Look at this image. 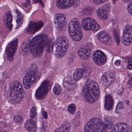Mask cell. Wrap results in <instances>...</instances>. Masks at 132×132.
Segmentation results:
<instances>
[{
  "label": "cell",
  "instance_id": "83f0119b",
  "mask_svg": "<svg viewBox=\"0 0 132 132\" xmlns=\"http://www.w3.org/2000/svg\"><path fill=\"white\" fill-rule=\"evenodd\" d=\"M76 110V105L74 104H71L69 106L68 111L71 114H73Z\"/></svg>",
  "mask_w": 132,
  "mask_h": 132
},
{
  "label": "cell",
  "instance_id": "d6986e66",
  "mask_svg": "<svg viewBox=\"0 0 132 132\" xmlns=\"http://www.w3.org/2000/svg\"><path fill=\"white\" fill-rule=\"evenodd\" d=\"M4 22L6 27L10 30L12 27V15L10 12H7L4 15L3 18Z\"/></svg>",
  "mask_w": 132,
  "mask_h": 132
},
{
  "label": "cell",
  "instance_id": "4316f807",
  "mask_svg": "<svg viewBox=\"0 0 132 132\" xmlns=\"http://www.w3.org/2000/svg\"><path fill=\"white\" fill-rule=\"evenodd\" d=\"M53 92L56 95H59L62 92V89L60 85L56 84L54 88H53Z\"/></svg>",
  "mask_w": 132,
  "mask_h": 132
},
{
  "label": "cell",
  "instance_id": "7c38bea8",
  "mask_svg": "<svg viewBox=\"0 0 132 132\" xmlns=\"http://www.w3.org/2000/svg\"><path fill=\"white\" fill-rule=\"evenodd\" d=\"M93 59L94 62L99 65L104 64L107 61V57L104 53L100 50L95 51L93 54Z\"/></svg>",
  "mask_w": 132,
  "mask_h": 132
},
{
  "label": "cell",
  "instance_id": "9a60e30c",
  "mask_svg": "<svg viewBox=\"0 0 132 132\" xmlns=\"http://www.w3.org/2000/svg\"><path fill=\"white\" fill-rule=\"evenodd\" d=\"M111 132H131V128L129 125L123 122L118 123L114 126Z\"/></svg>",
  "mask_w": 132,
  "mask_h": 132
},
{
  "label": "cell",
  "instance_id": "7402d4cb",
  "mask_svg": "<svg viewBox=\"0 0 132 132\" xmlns=\"http://www.w3.org/2000/svg\"><path fill=\"white\" fill-rule=\"evenodd\" d=\"M113 106V100L110 95H107L105 97V107L108 110H110Z\"/></svg>",
  "mask_w": 132,
  "mask_h": 132
},
{
  "label": "cell",
  "instance_id": "ac0fdd59",
  "mask_svg": "<svg viewBox=\"0 0 132 132\" xmlns=\"http://www.w3.org/2000/svg\"><path fill=\"white\" fill-rule=\"evenodd\" d=\"M114 74L110 72H106L102 77V81L106 85H110L114 80Z\"/></svg>",
  "mask_w": 132,
  "mask_h": 132
},
{
  "label": "cell",
  "instance_id": "4fadbf2b",
  "mask_svg": "<svg viewBox=\"0 0 132 132\" xmlns=\"http://www.w3.org/2000/svg\"><path fill=\"white\" fill-rule=\"evenodd\" d=\"M122 42L124 45L128 46L132 43V27L128 26L125 28L122 38Z\"/></svg>",
  "mask_w": 132,
  "mask_h": 132
},
{
  "label": "cell",
  "instance_id": "484cf974",
  "mask_svg": "<svg viewBox=\"0 0 132 132\" xmlns=\"http://www.w3.org/2000/svg\"><path fill=\"white\" fill-rule=\"evenodd\" d=\"M15 14V21L16 22V28H19L21 25L22 22V17L20 13L17 10H15L14 11Z\"/></svg>",
  "mask_w": 132,
  "mask_h": 132
},
{
  "label": "cell",
  "instance_id": "e0dca14e",
  "mask_svg": "<svg viewBox=\"0 0 132 132\" xmlns=\"http://www.w3.org/2000/svg\"><path fill=\"white\" fill-rule=\"evenodd\" d=\"M74 0H57L56 5L61 9H66L72 6L74 4Z\"/></svg>",
  "mask_w": 132,
  "mask_h": 132
},
{
  "label": "cell",
  "instance_id": "8992f818",
  "mask_svg": "<svg viewBox=\"0 0 132 132\" xmlns=\"http://www.w3.org/2000/svg\"><path fill=\"white\" fill-rule=\"evenodd\" d=\"M68 41L64 37H60L57 39L54 45L53 53L56 57L61 58L65 56L68 48Z\"/></svg>",
  "mask_w": 132,
  "mask_h": 132
},
{
  "label": "cell",
  "instance_id": "5b68a950",
  "mask_svg": "<svg viewBox=\"0 0 132 132\" xmlns=\"http://www.w3.org/2000/svg\"><path fill=\"white\" fill-rule=\"evenodd\" d=\"M40 77V74L38 73L37 67L35 65L31 66L23 79V84L26 90L29 89Z\"/></svg>",
  "mask_w": 132,
  "mask_h": 132
},
{
  "label": "cell",
  "instance_id": "836d02e7",
  "mask_svg": "<svg viewBox=\"0 0 132 132\" xmlns=\"http://www.w3.org/2000/svg\"><path fill=\"white\" fill-rule=\"evenodd\" d=\"M43 116L44 118L45 119L47 118V113L45 111L43 112Z\"/></svg>",
  "mask_w": 132,
  "mask_h": 132
},
{
  "label": "cell",
  "instance_id": "d6a6232c",
  "mask_svg": "<svg viewBox=\"0 0 132 132\" xmlns=\"http://www.w3.org/2000/svg\"><path fill=\"white\" fill-rule=\"evenodd\" d=\"M127 68L128 69L132 70V61H130L128 62Z\"/></svg>",
  "mask_w": 132,
  "mask_h": 132
},
{
  "label": "cell",
  "instance_id": "6da1fadb",
  "mask_svg": "<svg viewBox=\"0 0 132 132\" xmlns=\"http://www.w3.org/2000/svg\"><path fill=\"white\" fill-rule=\"evenodd\" d=\"M113 126V124L108 120L102 121L98 118L91 119L85 125L84 132H105L108 131Z\"/></svg>",
  "mask_w": 132,
  "mask_h": 132
},
{
  "label": "cell",
  "instance_id": "3957f363",
  "mask_svg": "<svg viewBox=\"0 0 132 132\" xmlns=\"http://www.w3.org/2000/svg\"><path fill=\"white\" fill-rule=\"evenodd\" d=\"M25 95V91L20 82L14 81L10 84L7 95V99L10 103L18 104L21 101Z\"/></svg>",
  "mask_w": 132,
  "mask_h": 132
},
{
  "label": "cell",
  "instance_id": "f546056e",
  "mask_svg": "<svg viewBox=\"0 0 132 132\" xmlns=\"http://www.w3.org/2000/svg\"><path fill=\"white\" fill-rule=\"evenodd\" d=\"M107 0H91V1L93 3L96 4H100L107 1Z\"/></svg>",
  "mask_w": 132,
  "mask_h": 132
},
{
  "label": "cell",
  "instance_id": "277c9868",
  "mask_svg": "<svg viewBox=\"0 0 132 132\" xmlns=\"http://www.w3.org/2000/svg\"><path fill=\"white\" fill-rule=\"evenodd\" d=\"M47 37L45 35H39L33 38L29 43V50L34 56H42L46 44Z\"/></svg>",
  "mask_w": 132,
  "mask_h": 132
},
{
  "label": "cell",
  "instance_id": "30bf717a",
  "mask_svg": "<svg viewBox=\"0 0 132 132\" xmlns=\"http://www.w3.org/2000/svg\"><path fill=\"white\" fill-rule=\"evenodd\" d=\"M54 23L55 27L59 30H64L66 25V20L63 14L58 13L56 14L54 18Z\"/></svg>",
  "mask_w": 132,
  "mask_h": 132
},
{
  "label": "cell",
  "instance_id": "1f68e13d",
  "mask_svg": "<svg viewBox=\"0 0 132 132\" xmlns=\"http://www.w3.org/2000/svg\"><path fill=\"white\" fill-rule=\"evenodd\" d=\"M127 10L130 14L132 15V1H131L127 6Z\"/></svg>",
  "mask_w": 132,
  "mask_h": 132
},
{
  "label": "cell",
  "instance_id": "e575fe53",
  "mask_svg": "<svg viewBox=\"0 0 132 132\" xmlns=\"http://www.w3.org/2000/svg\"><path fill=\"white\" fill-rule=\"evenodd\" d=\"M124 2H127L128 1H130V0H122Z\"/></svg>",
  "mask_w": 132,
  "mask_h": 132
},
{
  "label": "cell",
  "instance_id": "603a6c76",
  "mask_svg": "<svg viewBox=\"0 0 132 132\" xmlns=\"http://www.w3.org/2000/svg\"><path fill=\"white\" fill-rule=\"evenodd\" d=\"M84 74V70L82 69L79 68L76 69L73 74L74 80L76 81H78L82 78Z\"/></svg>",
  "mask_w": 132,
  "mask_h": 132
},
{
  "label": "cell",
  "instance_id": "5bb4252c",
  "mask_svg": "<svg viewBox=\"0 0 132 132\" xmlns=\"http://www.w3.org/2000/svg\"><path fill=\"white\" fill-rule=\"evenodd\" d=\"M91 48L89 44L83 45L79 48L77 54L81 59L85 60L88 59L90 56Z\"/></svg>",
  "mask_w": 132,
  "mask_h": 132
},
{
  "label": "cell",
  "instance_id": "7a4b0ae2",
  "mask_svg": "<svg viewBox=\"0 0 132 132\" xmlns=\"http://www.w3.org/2000/svg\"><path fill=\"white\" fill-rule=\"evenodd\" d=\"M100 93L99 87L96 82L88 79L83 89V95L88 103L92 104L98 100Z\"/></svg>",
  "mask_w": 132,
  "mask_h": 132
},
{
  "label": "cell",
  "instance_id": "9c48e42d",
  "mask_svg": "<svg viewBox=\"0 0 132 132\" xmlns=\"http://www.w3.org/2000/svg\"><path fill=\"white\" fill-rule=\"evenodd\" d=\"M50 87V83L49 82L47 81L43 82L36 91V96L37 98L40 100L44 98L47 94Z\"/></svg>",
  "mask_w": 132,
  "mask_h": 132
},
{
  "label": "cell",
  "instance_id": "ffe728a7",
  "mask_svg": "<svg viewBox=\"0 0 132 132\" xmlns=\"http://www.w3.org/2000/svg\"><path fill=\"white\" fill-rule=\"evenodd\" d=\"M25 127L29 132H34L37 131V124L34 121L31 119L27 121L25 124Z\"/></svg>",
  "mask_w": 132,
  "mask_h": 132
},
{
  "label": "cell",
  "instance_id": "52a82bcc",
  "mask_svg": "<svg viewBox=\"0 0 132 132\" xmlns=\"http://www.w3.org/2000/svg\"><path fill=\"white\" fill-rule=\"evenodd\" d=\"M69 33L71 38L75 41H79L82 37L81 25L78 19L74 18L69 23Z\"/></svg>",
  "mask_w": 132,
  "mask_h": 132
},
{
  "label": "cell",
  "instance_id": "8fae6325",
  "mask_svg": "<svg viewBox=\"0 0 132 132\" xmlns=\"http://www.w3.org/2000/svg\"><path fill=\"white\" fill-rule=\"evenodd\" d=\"M18 40H15L9 43L6 49L7 58L9 61H12L17 48Z\"/></svg>",
  "mask_w": 132,
  "mask_h": 132
},
{
  "label": "cell",
  "instance_id": "d4e9b609",
  "mask_svg": "<svg viewBox=\"0 0 132 132\" xmlns=\"http://www.w3.org/2000/svg\"><path fill=\"white\" fill-rule=\"evenodd\" d=\"M70 129V125L69 122H64L60 128L54 130L55 132H69Z\"/></svg>",
  "mask_w": 132,
  "mask_h": 132
},
{
  "label": "cell",
  "instance_id": "ba28073f",
  "mask_svg": "<svg viewBox=\"0 0 132 132\" xmlns=\"http://www.w3.org/2000/svg\"><path fill=\"white\" fill-rule=\"evenodd\" d=\"M82 27L88 31H93L95 32L99 30L100 26L96 21L93 18H84L82 21Z\"/></svg>",
  "mask_w": 132,
  "mask_h": 132
},
{
  "label": "cell",
  "instance_id": "cb8c5ba5",
  "mask_svg": "<svg viewBox=\"0 0 132 132\" xmlns=\"http://www.w3.org/2000/svg\"><path fill=\"white\" fill-rule=\"evenodd\" d=\"M97 15L99 18L102 20H105L108 18V13L107 11L102 9H99L96 11Z\"/></svg>",
  "mask_w": 132,
  "mask_h": 132
},
{
  "label": "cell",
  "instance_id": "2e32d148",
  "mask_svg": "<svg viewBox=\"0 0 132 132\" xmlns=\"http://www.w3.org/2000/svg\"><path fill=\"white\" fill-rule=\"evenodd\" d=\"M97 37L98 40L104 44L110 45L112 43V40L111 37L105 31H102L99 33Z\"/></svg>",
  "mask_w": 132,
  "mask_h": 132
},
{
  "label": "cell",
  "instance_id": "44dd1931",
  "mask_svg": "<svg viewBox=\"0 0 132 132\" xmlns=\"http://www.w3.org/2000/svg\"><path fill=\"white\" fill-rule=\"evenodd\" d=\"M64 85L68 90H71L74 88L75 85L72 77H67L64 80Z\"/></svg>",
  "mask_w": 132,
  "mask_h": 132
},
{
  "label": "cell",
  "instance_id": "4dcf8cb0",
  "mask_svg": "<svg viewBox=\"0 0 132 132\" xmlns=\"http://www.w3.org/2000/svg\"><path fill=\"white\" fill-rule=\"evenodd\" d=\"M14 120L15 122L18 123H20L22 121V118L21 116L20 115H17L15 116L14 118Z\"/></svg>",
  "mask_w": 132,
  "mask_h": 132
},
{
  "label": "cell",
  "instance_id": "f1b7e54d",
  "mask_svg": "<svg viewBox=\"0 0 132 132\" xmlns=\"http://www.w3.org/2000/svg\"><path fill=\"white\" fill-rule=\"evenodd\" d=\"M37 116L36 108L35 107H33L31 109L30 112V116L31 118H34Z\"/></svg>",
  "mask_w": 132,
  "mask_h": 132
}]
</instances>
